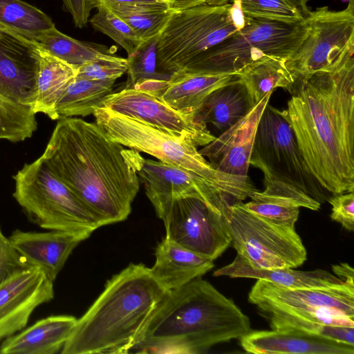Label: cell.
Masks as SVG:
<instances>
[{"mask_svg":"<svg viewBox=\"0 0 354 354\" xmlns=\"http://www.w3.org/2000/svg\"><path fill=\"white\" fill-rule=\"evenodd\" d=\"M286 110L312 175L331 194L354 192V57L295 79Z\"/></svg>","mask_w":354,"mask_h":354,"instance_id":"cell-1","label":"cell"},{"mask_svg":"<svg viewBox=\"0 0 354 354\" xmlns=\"http://www.w3.org/2000/svg\"><path fill=\"white\" fill-rule=\"evenodd\" d=\"M139 151L113 141L95 122L59 119L41 156L102 225L121 222L139 189Z\"/></svg>","mask_w":354,"mask_h":354,"instance_id":"cell-2","label":"cell"},{"mask_svg":"<svg viewBox=\"0 0 354 354\" xmlns=\"http://www.w3.org/2000/svg\"><path fill=\"white\" fill-rule=\"evenodd\" d=\"M251 330L234 301L198 277L167 293L131 352L203 353Z\"/></svg>","mask_w":354,"mask_h":354,"instance_id":"cell-3","label":"cell"},{"mask_svg":"<svg viewBox=\"0 0 354 354\" xmlns=\"http://www.w3.org/2000/svg\"><path fill=\"white\" fill-rule=\"evenodd\" d=\"M168 292L150 268L129 264L106 281L102 292L77 319L61 353L131 352Z\"/></svg>","mask_w":354,"mask_h":354,"instance_id":"cell-4","label":"cell"},{"mask_svg":"<svg viewBox=\"0 0 354 354\" xmlns=\"http://www.w3.org/2000/svg\"><path fill=\"white\" fill-rule=\"evenodd\" d=\"M250 165L263 174V193L299 208L317 211L330 198L307 167L286 110L266 106L257 125Z\"/></svg>","mask_w":354,"mask_h":354,"instance_id":"cell-5","label":"cell"},{"mask_svg":"<svg viewBox=\"0 0 354 354\" xmlns=\"http://www.w3.org/2000/svg\"><path fill=\"white\" fill-rule=\"evenodd\" d=\"M306 18L295 24L245 17L244 26L198 55L183 69L213 74H236L265 57L287 60L306 38ZM182 69V68H181Z\"/></svg>","mask_w":354,"mask_h":354,"instance_id":"cell-6","label":"cell"},{"mask_svg":"<svg viewBox=\"0 0 354 354\" xmlns=\"http://www.w3.org/2000/svg\"><path fill=\"white\" fill-rule=\"evenodd\" d=\"M12 196L28 219L41 228L89 232L102 227L91 210L49 169L41 156L12 176Z\"/></svg>","mask_w":354,"mask_h":354,"instance_id":"cell-7","label":"cell"},{"mask_svg":"<svg viewBox=\"0 0 354 354\" xmlns=\"http://www.w3.org/2000/svg\"><path fill=\"white\" fill-rule=\"evenodd\" d=\"M93 115L114 142L149 154L159 161L199 177L216 187L232 204L234 201L220 181L218 173L203 156L190 138L170 133L106 107L96 108Z\"/></svg>","mask_w":354,"mask_h":354,"instance_id":"cell-8","label":"cell"},{"mask_svg":"<svg viewBox=\"0 0 354 354\" xmlns=\"http://www.w3.org/2000/svg\"><path fill=\"white\" fill-rule=\"evenodd\" d=\"M232 3H203L173 12L157 43V68L170 75L226 37L241 29L232 11Z\"/></svg>","mask_w":354,"mask_h":354,"instance_id":"cell-9","label":"cell"},{"mask_svg":"<svg viewBox=\"0 0 354 354\" xmlns=\"http://www.w3.org/2000/svg\"><path fill=\"white\" fill-rule=\"evenodd\" d=\"M221 215L231 245L252 268H295L306 261V250L295 227L273 223L249 211L243 202L226 206Z\"/></svg>","mask_w":354,"mask_h":354,"instance_id":"cell-10","label":"cell"},{"mask_svg":"<svg viewBox=\"0 0 354 354\" xmlns=\"http://www.w3.org/2000/svg\"><path fill=\"white\" fill-rule=\"evenodd\" d=\"M305 18L307 35L285 62L294 79L331 71L354 53V5L338 11L319 7Z\"/></svg>","mask_w":354,"mask_h":354,"instance_id":"cell-11","label":"cell"},{"mask_svg":"<svg viewBox=\"0 0 354 354\" xmlns=\"http://www.w3.org/2000/svg\"><path fill=\"white\" fill-rule=\"evenodd\" d=\"M272 93H268L243 118L199 150L234 203L256 190L248 175L250 159L259 121Z\"/></svg>","mask_w":354,"mask_h":354,"instance_id":"cell-12","label":"cell"},{"mask_svg":"<svg viewBox=\"0 0 354 354\" xmlns=\"http://www.w3.org/2000/svg\"><path fill=\"white\" fill-rule=\"evenodd\" d=\"M162 221L165 238L212 261L231 246L223 216L198 198L175 200Z\"/></svg>","mask_w":354,"mask_h":354,"instance_id":"cell-13","label":"cell"},{"mask_svg":"<svg viewBox=\"0 0 354 354\" xmlns=\"http://www.w3.org/2000/svg\"><path fill=\"white\" fill-rule=\"evenodd\" d=\"M145 194L161 220L176 199L195 197L221 214L230 201L213 185L183 169L140 156L137 167Z\"/></svg>","mask_w":354,"mask_h":354,"instance_id":"cell-14","label":"cell"},{"mask_svg":"<svg viewBox=\"0 0 354 354\" xmlns=\"http://www.w3.org/2000/svg\"><path fill=\"white\" fill-rule=\"evenodd\" d=\"M170 133L186 136L204 147L216 138L196 113L177 111L155 95L139 89L127 88L111 93L102 106Z\"/></svg>","mask_w":354,"mask_h":354,"instance_id":"cell-15","label":"cell"},{"mask_svg":"<svg viewBox=\"0 0 354 354\" xmlns=\"http://www.w3.org/2000/svg\"><path fill=\"white\" fill-rule=\"evenodd\" d=\"M53 297V282L37 267L17 270L1 281L0 341L24 329L34 310Z\"/></svg>","mask_w":354,"mask_h":354,"instance_id":"cell-16","label":"cell"},{"mask_svg":"<svg viewBox=\"0 0 354 354\" xmlns=\"http://www.w3.org/2000/svg\"><path fill=\"white\" fill-rule=\"evenodd\" d=\"M39 61V47L35 41L0 28V94L32 109Z\"/></svg>","mask_w":354,"mask_h":354,"instance_id":"cell-17","label":"cell"},{"mask_svg":"<svg viewBox=\"0 0 354 354\" xmlns=\"http://www.w3.org/2000/svg\"><path fill=\"white\" fill-rule=\"evenodd\" d=\"M248 301L261 312L327 307L354 317V285L347 282L330 288L290 289L257 279Z\"/></svg>","mask_w":354,"mask_h":354,"instance_id":"cell-18","label":"cell"},{"mask_svg":"<svg viewBox=\"0 0 354 354\" xmlns=\"http://www.w3.org/2000/svg\"><path fill=\"white\" fill-rule=\"evenodd\" d=\"M89 232L14 230L8 237L26 268H40L53 282L73 250L90 236Z\"/></svg>","mask_w":354,"mask_h":354,"instance_id":"cell-19","label":"cell"},{"mask_svg":"<svg viewBox=\"0 0 354 354\" xmlns=\"http://www.w3.org/2000/svg\"><path fill=\"white\" fill-rule=\"evenodd\" d=\"M237 76L182 68L171 73L167 79L146 80L133 88L147 91L182 113H196L212 91Z\"/></svg>","mask_w":354,"mask_h":354,"instance_id":"cell-20","label":"cell"},{"mask_svg":"<svg viewBox=\"0 0 354 354\" xmlns=\"http://www.w3.org/2000/svg\"><path fill=\"white\" fill-rule=\"evenodd\" d=\"M254 354H353L354 346L294 330H251L240 339Z\"/></svg>","mask_w":354,"mask_h":354,"instance_id":"cell-21","label":"cell"},{"mask_svg":"<svg viewBox=\"0 0 354 354\" xmlns=\"http://www.w3.org/2000/svg\"><path fill=\"white\" fill-rule=\"evenodd\" d=\"M77 318L52 315L3 339L1 354H55L61 351L73 331Z\"/></svg>","mask_w":354,"mask_h":354,"instance_id":"cell-22","label":"cell"},{"mask_svg":"<svg viewBox=\"0 0 354 354\" xmlns=\"http://www.w3.org/2000/svg\"><path fill=\"white\" fill-rule=\"evenodd\" d=\"M151 272L167 291L177 289L211 270L213 261L164 238L155 250Z\"/></svg>","mask_w":354,"mask_h":354,"instance_id":"cell-23","label":"cell"},{"mask_svg":"<svg viewBox=\"0 0 354 354\" xmlns=\"http://www.w3.org/2000/svg\"><path fill=\"white\" fill-rule=\"evenodd\" d=\"M213 274L215 277L261 279L290 289L330 288L346 283L335 274L322 269L310 271L296 270L290 268L256 269L239 254L232 262L216 270Z\"/></svg>","mask_w":354,"mask_h":354,"instance_id":"cell-24","label":"cell"},{"mask_svg":"<svg viewBox=\"0 0 354 354\" xmlns=\"http://www.w3.org/2000/svg\"><path fill=\"white\" fill-rule=\"evenodd\" d=\"M255 104L239 77L215 89L196 113V118L223 132L243 118Z\"/></svg>","mask_w":354,"mask_h":354,"instance_id":"cell-25","label":"cell"},{"mask_svg":"<svg viewBox=\"0 0 354 354\" xmlns=\"http://www.w3.org/2000/svg\"><path fill=\"white\" fill-rule=\"evenodd\" d=\"M261 313L268 320L271 329L294 330L325 338H328L332 325L354 328V317L332 308L270 310Z\"/></svg>","mask_w":354,"mask_h":354,"instance_id":"cell-26","label":"cell"},{"mask_svg":"<svg viewBox=\"0 0 354 354\" xmlns=\"http://www.w3.org/2000/svg\"><path fill=\"white\" fill-rule=\"evenodd\" d=\"M40 61L37 78V93L32 110L53 120H59L56 104L77 75V67L39 48Z\"/></svg>","mask_w":354,"mask_h":354,"instance_id":"cell-27","label":"cell"},{"mask_svg":"<svg viewBox=\"0 0 354 354\" xmlns=\"http://www.w3.org/2000/svg\"><path fill=\"white\" fill-rule=\"evenodd\" d=\"M115 82L75 77L56 104L58 119L93 114L96 108L102 106L105 97L113 93Z\"/></svg>","mask_w":354,"mask_h":354,"instance_id":"cell-28","label":"cell"},{"mask_svg":"<svg viewBox=\"0 0 354 354\" xmlns=\"http://www.w3.org/2000/svg\"><path fill=\"white\" fill-rule=\"evenodd\" d=\"M285 62L265 57L248 65L237 74L254 104L277 88L290 92L295 79Z\"/></svg>","mask_w":354,"mask_h":354,"instance_id":"cell-29","label":"cell"},{"mask_svg":"<svg viewBox=\"0 0 354 354\" xmlns=\"http://www.w3.org/2000/svg\"><path fill=\"white\" fill-rule=\"evenodd\" d=\"M55 26L51 19L21 0H0V28L34 41L42 32Z\"/></svg>","mask_w":354,"mask_h":354,"instance_id":"cell-30","label":"cell"},{"mask_svg":"<svg viewBox=\"0 0 354 354\" xmlns=\"http://www.w3.org/2000/svg\"><path fill=\"white\" fill-rule=\"evenodd\" d=\"M34 41L41 49L76 67L106 53L62 33L55 26L40 33Z\"/></svg>","mask_w":354,"mask_h":354,"instance_id":"cell-31","label":"cell"},{"mask_svg":"<svg viewBox=\"0 0 354 354\" xmlns=\"http://www.w3.org/2000/svg\"><path fill=\"white\" fill-rule=\"evenodd\" d=\"M104 4L125 21L143 41H147L159 35L174 12L151 6L113 3Z\"/></svg>","mask_w":354,"mask_h":354,"instance_id":"cell-32","label":"cell"},{"mask_svg":"<svg viewBox=\"0 0 354 354\" xmlns=\"http://www.w3.org/2000/svg\"><path fill=\"white\" fill-rule=\"evenodd\" d=\"M37 129L36 114L30 107L0 94V140L22 142L31 138Z\"/></svg>","mask_w":354,"mask_h":354,"instance_id":"cell-33","label":"cell"},{"mask_svg":"<svg viewBox=\"0 0 354 354\" xmlns=\"http://www.w3.org/2000/svg\"><path fill=\"white\" fill-rule=\"evenodd\" d=\"M95 8L97 12L88 19L93 29L111 38L125 50L128 56L133 55L145 42L105 4L97 3Z\"/></svg>","mask_w":354,"mask_h":354,"instance_id":"cell-34","label":"cell"},{"mask_svg":"<svg viewBox=\"0 0 354 354\" xmlns=\"http://www.w3.org/2000/svg\"><path fill=\"white\" fill-rule=\"evenodd\" d=\"M158 36L144 42L133 55L128 56V77L124 88H133L146 80H165L169 77V75L158 72L157 43Z\"/></svg>","mask_w":354,"mask_h":354,"instance_id":"cell-35","label":"cell"},{"mask_svg":"<svg viewBox=\"0 0 354 354\" xmlns=\"http://www.w3.org/2000/svg\"><path fill=\"white\" fill-rule=\"evenodd\" d=\"M250 201L243 203L249 211L275 224L295 227L299 208L254 190L249 196Z\"/></svg>","mask_w":354,"mask_h":354,"instance_id":"cell-36","label":"cell"},{"mask_svg":"<svg viewBox=\"0 0 354 354\" xmlns=\"http://www.w3.org/2000/svg\"><path fill=\"white\" fill-rule=\"evenodd\" d=\"M245 17L295 24L305 19L297 7L284 0H240Z\"/></svg>","mask_w":354,"mask_h":354,"instance_id":"cell-37","label":"cell"},{"mask_svg":"<svg viewBox=\"0 0 354 354\" xmlns=\"http://www.w3.org/2000/svg\"><path fill=\"white\" fill-rule=\"evenodd\" d=\"M127 58L104 53L77 66L76 77L91 80H116L127 72Z\"/></svg>","mask_w":354,"mask_h":354,"instance_id":"cell-38","label":"cell"},{"mask_svg":"<svg viewBox=\"0 0 354 354\" xmlns=\"http://www.w3.org/2000/svg\"><path fill=\"white\" fill-rule=\"evenodd\" d=\"M332 206L331 219L346 230H354V192L335 194L328 199Z\"/></svg>","mask_w":354,"mask_h":354,"instance_id":"cell-39","label":"cell"},{"mask_svg":"<svg viewBox=\"0 0 354 354\" xmlns=\"http://www.w3.org/2000/svg\"><path fill=\"white\" fill-rule=\"evenodd\" d=\"M25 268L9 238L3 235L0 227V282L15 271Z\"/></svg>","mask_w":354,"mask_h":354,"instance_id":"cell-40","label":"cell"},{"mask_svg":"<svg viewBox=\"0 0 354 354\" xmlns=\"http://www.w3.org/2000/svg\"><path fill=\"white\" fill-rule=\"evenodd\" d=\"M63 8L72 17L76 28H82L88 22L91 11L95 8L94 0H61Z\"/></svg>","mask_w":354,"mask_h":354,"instance_id":"cell-41","label":"cell"},{"mask_svg":"<svg viewBox=\"0 0 354 354\" xmlns=\"http://www.w3.org/2000/svg\"><path fill=\"white\" fill-rule=\"evenodd\" d=\"M95 5L100 3H120L126 5H133L139 6H151L162 8L165 10H170L168 5L162 0H94ZM96 7V6H95Z\"/></svg>","mask_w":354,"mask_h":354,"instance_id":"cell-42","label":"cell"},{"mask_svg":"<svg viewBox=\"0 0 354 354\" xmlns=\"http://www.w3.org/2000/svg\"><path fill=\"white\" fill-rule=\"evenodd\" d=\"M335 274L344 281L354 285L353 268L346 263H342L332 266Z\"/></svg>","mask_w":354,"mask_h":354,"instance_id":"cell-43","label":"cell"},{"mask_svg":"<svg viewBox=\"0 0 354 354\" xmlns=\"http://www.w3.org/2000/svg\"><path fill=\"white\" fill-rule=\"evenodd\" d=\"M172 11H181L205 3L206 0H162Z\"/></svg>","mask_w":354,"mask_h":354,"instance_id":"cell-44","label":"cell"},{"mask_svg":"<svg viewBox=\"0 0 354 354\" xmlns=\"http://www.w3.org/2000/svg\"><path fill=\"white\" fill-rule=\"evenodd\" d=\"M290 4L295 6L297 8H299L305 16L307 15L308 12L310 11L308 8V3L310 0H284Z\"/></svg>","mask_w":354,"mask_h":354,"instance_id":"cell-45","label":"cell"},{"mask_svg":"<svg viewBox=\"0 0 354 354\" xmlns=\"http://www.w3.org/2000/svg\"><path fill=\"white\" fill-rule=\"evenodd\" d=\"M236 0H206L205 3L213 6H220L232 3Z\"/></svg>","mask_w":354,"mask_h":354,"instance_id":"cell-46","label":"cell"},{"mask_svg":"<svg viewBox=\"0 0 354 354\" xmlns=\"http://www.w3.org/2000/svg\"><path fill=\"white\" fill-rule=\"evenodd\" d=\"M348 3H350L351 5H354V0H349Z\"/></svg>","mask_w":354,"mask_h":354,"instance_id":"cell-47","label":"cell"}]
</instances>
